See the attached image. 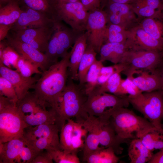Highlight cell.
Listing matches in <instances>:
<instances>
[{"mask_svg": "<svg viewBox=\"0 0 163 163\" xmlns=\"http://www.w3.org/2000/svg\"><path fill=\"white\" fill-rule=\"evenodd\" d=\"M148 6L157 11L163 10V2L161 0H142Z\"/></svg>", "mask_w": 163, "mask_h": 163, "instance_id": "7dc6e473", "label": "cell"}, {"mask_svg": "<svg viewBox=\"0 0 163 163\" xmlns=\"http://www.w3.org/2000/svg\"><path fill=\"white\" fill-rule=\"evenodd\" d=\"M58 22L51 38L49 41L47 48L45 54L51 65L58 62L57 57V41L58 34Z\"/></svg>", "mask_w": 163, "mask_h": 163, "instance_id": "60d3db41", "label": "cell"}, {"mask_svg": "<svg viewBox=\"0 0 163 163\" xmlns=\"http://www.w3.org/2000/svg\"><path fill=\"white\" fill-rule=\"evenodd\" d=\"M60 129L56 123L43 124L30 126L25 129L24 137L27 142L38 139L48 141L61 150L59 136Z\"/></svg>", "mask_w": 163, "mask_h": 163, "instance_id": "2e32d148", "label": "cell"}, {"mask_svg": "<svg viewBox=\"0 0 163 163\" xmlns=\"http://www.w3.org/2000/svg\"><path fill=\"white\" fill-rule=\"evenodd\" d=\"M128 50L125 43H105L101 46L100 51V59L103 62L110 61L114 64L120 62L125 52Z\"/></svg>", "mask_w": 163, "mask_h": 163, "instance_id": "603a6c76", "label": "cell"}, {"mask_svg": "<svg viewBox=\"0 0 163 163\" xmlns=\"http://www.w3.org/2000/svg\"><path fill=\"white\" fill-rule=\"evenodd\" d=\"M139 24L152 37L163 43V17L161 11L139 20Z\"/></svg>", "mask_w": 163, "mask_h": 163, "instance_id": "cb8c5ba5", "label": "cell"}, {"mask_svg": "<svg viewBox=\"0 0 163 163\" xmlns=\"http://www.w3.org/2000/svg\"><path fill=\"white\" fill-rule=\"evenodd\" d=\"M70 77L61 93L55 110L57 124L60 128L69 119L74 118L81 124L88 116L84 110L88 96L84 89L75 84Z\"/></svg>", "mask_w": 163, "mask_h": 163, "instance_id": "7a4b0ae2", "label": "cell"}, {"mask_svg": "<svg viewBox=\"0 0 163 163\" xmlns=\"http://www.w3.org/2000/svg\"><path fill=\"white\" fill-rule=\"evenodd\" d=\"M0 95L17 103L18 98L15 88L7 79L0 76Z\"/></svg>", "mask_w": 163, "mask_h": 163, "instance_id": "b9f144b4", "label": "cell"}, {"mask_svg": "<svg viewBox=\"0 0 163 163\" xmlns=\"http://www.w3.org/2000/svg\"><path fill=\"white\" fill-rule=\"evenodd\" d=\"M20 56L19 53L8 43L0 53V62L9 68L15 69Z\"/></svg>", "mask_w": 163, "mask_h": 163, "instance_id": "8d00e7d4", "label": "cell"}, {"mask_svg": "<svg viewBox=\"0 0 163 163\" xmlns=\"http://www.w3.org/2000/svg\"><path fill=\"white\" fill-rule=\"evenodd\" d=\"M53 160L50 153L41 152L33 160L31 163H53Z\"/></svg>", "mask_w": 163, "mask_h": 163, "instance_id": "bcb514c9", "label": "cell"}, {"mask_svg": "<svg viewBox=\"0 0 163 163\" xmlns=\"http://www.w3.org/2000/svg\"><path fill=\"white\" fill-rule=\"evenodd\" d=\"M107 24L106 14L103 9L98 8L89 12L86 26L88 45L97 53L104 43Z\"/></svg>", "mask_w": 163, "mask_h": 163, "instance_id": "9c48e42d", "label": "cell"}, {"mask_svg": "<svg viewBox=\"0 0 163 163\" xmlns=\"http://www.w3.org/2000/svg\"><path fill=\"white\" fill-rule=\"evenodd\" d=\"M142 92H150L163 89V83L159 76L154 72L135 70L127 76Z\"/></svg>", "mask_w": 163, "mask_h": 163, "instance_id": "d6986e66", "label": "cell"}, {"mask_svg": "<svg viewBox=\"0 0 163 163\" xmlns=\"http://www.w3.org/2000/svg\"><path fill=\"white\" fill-rule=\"evenodd\" d=\"M40 153L36 151L27 142L23 147L17 162L31 163L33 160Z\"/></svg>", "mask_w": 163, "mask_h": 163, "instance_id": "7bdbcfd3", "label": "cell"}, {"mask_svg": "<svg viewBox=\"0 0 163 163\" xmlns=\"http://www.w3.org/2000/svg\"><path fill=\"white\" fill-rule=\"evenodd\" d=\"M163 57V51L128 49L124 53L120 63L123 68L122 73L127 76L136 70L152 72Z\"/></svg>", "mask_w": 163, "mask_h": 163, "instance_id": "52a82bcc", "label": "cell"}, {"mask_svg": "<svg viewBox=\"0 0 163 163\" xmlns=\"http://www.w3.org/2000/svg\"><path fill=\"white\" fill-rule=\"evenodd\" d=\"M139 20L152 17L159 12L147 5L142 0H135L131 4Z\"/></svg>", "mask_w": 163, "mask_h": 163, "instance_id": "74e56055", "label": "cell"}, {"mask_svg": "<svg viewBox=\"0 0 163 163\" xmlns=\"http://www.w3.org/2000/svg\"><path fill=\"white\" fill-rule=\"evenodd\" d=\"M19 112L22 118L32 115L42 107V105L34 92L29 91L17 103Z\"/></svg>", "mask_w": 163, "mask_h": 163, "instance_id": "484cf974", "label": "cell"}, {"mask_svg": "<svg viewBox=\"0 0 163 163\" xmlns=\"http://www.w3.org/2000/svg\"><path fill=\"white\" fill-rule=\"evenodd\" d=\"M8 43L19 54L37 66L42 72L51 65L45 53L15 38L8 40Z\"/></svg>", "mask_w": 163, "mask_h": 163, "instance_id": "ac0fdd59", "label": "cell"}, {"mask_svg": "<svg viewBox=\"0 0 163 163\" xmlns=\"http://www.w3.org/2000/svg\"><path fill=\"white\" fill-rule=\"evenodd\" d=\"M128 30L117 24H107L104 43H122L126 42Z\"/></svg>", "mask_w": 163, "mask_h": 163, "instance_id": "4dcf8cb0", "label": "cell"}, {"mask_svg": "<svg viewBox=\"0 0 163 163\" xmlns=\"http://www.w3.org/2000/svg\"><path fill=\"white\" fill-rule=\"evenodd\" d=\"M130 104L128 96H120L107 92H99L94 89L88 95L84 110L89 116L98 117L102 122L110 120L115 109L127 107Z\"/></svg>", "mask_w": 163, "mask_h": 163, "instance_id": "5b68a950", "label": "cell"}, {"mask_svg": "<svg viewBox=\"0 0 163 163\" xmlns=\"http://www.w3.org/2000/svg\"><path fill=\"white\" fill-rule=\"evenodd\" d=\"M79 1L88 12L101 8V0H80Z\"/></svg>", "mask_w": 163, "mask_h": 163, "instance_id": "f6af8a7d", "label": "cell"}, {"mask_svg": "<svg viewBox=\"0 0 163 163\" xmlns=\"http://www.w3.org/2000/svg\"><path fill=\"white\" fill-rule=\"evenodd\" d=\"M123 70L122 65L121 67L114 72L105 82L94 89L99 92L109 93L116 95L122 79L120 74Z\"/></svg>", "mask_w": 163, "mask_h": 163, "instance_id": "1f68e13d", "label": "cell"}, {"mask_svg": "<svg viewBox=\"0 0 163 163\" xmlns=\"http://www.w3.org/2000/svg\"><path fill=\"white\" fill-rule=\"evenodd\" d=\"M161 13L163 17V10L161 11Z\"/></svg>", "mask_w": 163, "mask_h": 163, "instance_id": "11a10c76", "label": "cell"}, {"mask_svg": "<svg viewBox=\"0 0 163 163\" xmlns=\"http://www.w3.org/2000/svg\"><path fill=\"white\" fill-rule=\"evenodd\" d=\"M87 45V33L86 31L77 38L70 52L68 68L70 77L73 80H78V66Z\"/></svg>", "mask_w": 163, "mask_h": 163, "instance_id": "ffe728a7", "label": "cell"}, {"mask_svg": "<svg viewBox=\"0 0 163 163\" xmlns=\"http://www.w3.org/2000/svg\"><path fill=\"white\" fill-rule=\"evenodd\" d=\"M128 30L126 43L128 49L163 52V43L146 32L139 23Z\"/></svg>", "mask_w": 163, "mask_h": 163, "instance_id": "5bb4252c", "label": "cell"}, {"mask_svg": "<svg viewBox=\"0 0 163 163\" xmlns=\"http://www.w3.org/2000/svg\"><path fill=\"white\" fill-rule=\"evenodd\" d=\"M11 0H0V3H4L11 1Z\"/></svg>", "mask_w": 163, "mask_h": 163, "instance_id": "db71d44e", "label": "cell"}, {"mask_svg": "<svg viewBox=\"0 0 163 163\" xmlns=\"http://www.w3.org/2000/svg\"><path fill=\"white\" fill-rule=\"evenodd\" d=\"M148 163H163V150L153 154Z\"/></svg>", "mask_w": 163, "mask_h": 163, "instance_id": "c3c4849f", "label": "cell"}, {"mask_svg": "<svg viewBox=\"0 0 163 163\" xmlns=\"http://www.w3.org/2000/svg\"><path fill=\"white\" fill-rule=\"evenodd\" d=\"M88 126L97 133L100 144L112 148L116 155L122 154L123 148L121 145L125 142L117 135L110 121L102 122L98 117L92 116L88 121Z\"/></svg>", "mask_w": 163, "mask_h": 163, "instance_id": "7c38bea8", "label": "cell"}, {"mask_svg": "<svg viewBox=\"0 0 163 163\" xmlns=\"http://www.w3.org/2000/svg\"><path fill=\"white\" fill-rule=\"evenodd\" d=\"M130 104L157 129L163 131V89L128 96Z\"/></svg>", "mask_w": 163, "mask_h": 163, "instance_id": "8992f818", "label": "cell"}, {"mask_svg": "<svg viewBox=\"0 0 163 163\" xmlns=\"http://www.w3.org/2000/svg\"><path fill=\"white\" fill-rule=\"evenodd\" d=\"M58 21L46 15L27 7L23 11L11 29L15 31L54 26Z\"/></svg>", "mask_w": 163, "mask_h": 163, "instance_id": "9a60e30c", "label": "cell"}, {"mask_svg": "<svg viewBox=\"0 0 163 163\" xmlns=\"http://www.w3.org/2000/svg\"><path fill=\"white\" fill-rule=\"evenodd\" d=\"M142 92L129 78L121 79L116 95L120 96H134Z\"/></svg>", "mask_w": 163, "mask_h": 163, "instance_id": "f35d334b", "label": "cell"}, {"mask_svg": "<svg viewBox=\"0 0 163 163\" xmlns=\"http://www.w3.org/2000/svg\"><path fill=\"white\" fill-rule=\"evenodd\" d=\"M61 128L59 137L61 150L67 152L77 154L83 149L84 142L83 136L87 132L82 125L72 119Z\"/></svg>", "mask_w": 163, "mask_h": 163, "instance_id": "30bf717a", "label": "cell"}, {"mask_svg": "<svg viewBox=\"0 0 163 163\" xmlns=\"http://www.w3.org/2000/svg\"><path fill=\"white\" fill-rule=\"evenodd\" d=\"M27 142L24 137L0 143V163H16Z\"/></svg>", "mask_w": 163, "mask_h": 163, "instance_id": "7402d4cb", "label": "cell"}, {"mask_svg": "<svg viewBox=\"0 0 163 163\" xmlns=\"http://www.w3.org/2000/svg\"><path fill=\"white\" fill-rule=\"evenodd\" d=\"M135 0H106V5L109 2H115L123 4H131Z\"/></svg>", "mask_w": 163, "mask_h": 163, "instance_id": "816d5d0a", "label": "cell"}, {"mask_svg": "<svg viewBox=\"0 0 163 163\" xmlns=\"http://www.w3.org/2000/svg\"><path fill=\"white\" fill-rule=\"evenodd\" d=\"M15 69L26 77H31L34 74H41L42 72L37 66L21 55L17 61Z\"/></svg>", "mask_w": 163, "mask_h": 163, "instance_id": "e575fe53", "label": "cell"}, {"mask_svg": "<svg viewBox=\"0 0 163 163\" xmlns=\"http://www.w3.org/2000/svg\"><path fill=\"white\" fill-rule=\"evenodd\" d=\"M22 0L27 7L44 14L50 18L49 15H51L53 19L57 20L55 6L52 7L50 0Z\"/></svg>", "mask_w": 163, "mask_h": 163, "instance_id": "836d02e7", "label": "cell"}, {"mask_svg": "<svg viewBox=\"0 0 163 163\" xmlns=\"http://www.w3.org/2000/svg\"><path fill=\"white\" fill-rule=\"evenodd\" d=\"M57 28V57L62 58L66 56L68 50L74 44L77 38L84 32L74 30L62 25L59 22Z\"/></svg>", "mask_w": 163, "mask_h": 163, "instance_id": "44dd1931", "label": "cell"}, {"mask_svg": "<svg viewBox=\"0 0 163 163\" xmlns=\"http://www.w3.org/2000/svg\"><path fill=\"white\" fill-rule=\"evenodd\" d=\"M12 25L0 24V41H2L6 36Z\"/></svg>", "mask_w": 163, "mask_h": 163, "instance_id": "681fc988", "label": "cell"}, {"mask_svg": "<svg viewBox=\"0 0 163 163\" xmlns=\"http://www.w3.org/2000/svg\"><path fill=\"white\" fill-rule=\"evenodd\" d=\"M56 4L74 2L79 1L80 0H54Z\"/></svg>", "mask_w": 163, "mask_h": 163, "instance_id": "f5cc1de1", "label": "cell"}, {"mask_svg": "<svg viewBox=\"0 0 163 163\" xmlns=\"http://www.w3.org/2000/svg\"><path fill=\"white\" fill-rule=\"evenodd\" d=\"M87 131L88 134L85 139L82 149L83 161L100 147L99 140L97 133L91 129H88Z\"/></svg>", "mask_w": 163, "mask_h": 163, "instance_id": "d590c367", "label": "cell"}, {"mask_svg": "<svg viewBox=\"0 0 163 163\" xmlns=\"http://www.w3.org/2000/svg\"><path fill=\"white\" fill-rule=\"evenodd\" d=\"M28 127L19 112L17 102L0 95V143L23 137Z\"/></svg>", "mask_w": 163, "mask_h": 163, "instance_id": "277c9868", "label": "cell"}, {"mask_svg": "<svg viewBox=\"0 0 163 163\" xmlns=\"http://www.w3.org/2000/svg\"><path fill=\"white\" fill-rule=\"evenodd\" d=\"M54 5L58 21H64L76 31L85 32L89 12L80 1L55 4Z\"/></svg>", "mask_w": 163, "mask_h": 163, "instance_id": "ba28073f", "label": "cell"}, {"mask_svg": "<svg viewBox=\"0 0 163 163\" xmlns=\"http://www.w3.org/2000/svg\"><path fill=\"white\" fill-rule=\"evenodd\" d=\"M160 77L163 83V57L161 62L153 71Z\"/></svg>", "mask_w": 163, "mask_h": 163, "instance_id": "f907efd6", "label": "cell"}, {"mask_svg": "<svg viewBox=\"0 0 163 163\" xmlns=\"http://www.w3.org/2000/svg\"><path fill=\"white\" fill-rule=\"evenodd\" d=\"M119 161V158L112 148L100 147L83 161L88 163H117Z\"/></svg>", "mask_w": 163, "mask_h": 163, "instance_id": "f1b7e54d", "label": "cell"}, {"mask_svg": "<svg viewBox=\"0 0 163 163\" xmlns=\"http://www.w3.org/2000/svg\"><path fill=\"white\" fill-rule=\"evenodd\" d=\"M17 2L12 1L0 10V24L12 25L18 20L23 11Z\"/></svg>", "mask_w": 163, "mask_h": 163, "instance_id": "f546056e", "label": "cell"}, {"mask_svg": "<svg viewBox=\"0 0 163 163\" xmlns=\"http://www.w3.org/2000/svg\"><path fill=\"white\" fill-rule=\"evenodd\" d=\"M110 121L117 135L125 142L128 139L139 138L155 127L144 117L137 115L126 107L115 110Z\"/></svg>", "mask_w": 163, "mask_h": 163, "instance_id": "3957f363", "label": "cell"}, {"mask_svg": "<svg viewBox=\"0 0 163 163\" xmlns=\"http://www.w3.org/2000/svg\"><path fill=\"white\" fill-rule=\"evenodd\" d=\"M97 53L91 46L87 45L85 51L79 63L78 70L79 85L83 88L86 82L88 71L91 67L97 60Z\"/></svg>", "mask_w": 163, "mask_h": 163, "instance_id": "83f0119b", "label": "cell"}, {"mask_svg": "<svg viewBox=\"0 0 163 163\" xmlns=\"http://www.w3.org/2000/svg\"><path fill=\"white\" fill-rule=\"evenodd\" d=\"M153 153L146 148L139 138L132 139L128 149V155L131 163H148Z\"/></svg>", "mask_w": 163, "mask_h": 163, "instance_id": "d4e9b609", "label": "cell"}, {"mask_svg": "<svg viewBox=\"0 0 163 163\" xmlns=\"http://www.w3.org/2000/svg\"><path fill=\"white\" fill-rule=\"evenodd\" d=\"M23 120L28 126L46 123L57 124L56 111L52 108L48 110L46 107H42L35 113L24 117Z\"/></svg>", "mask_w": 163, "mask_h": 163, "instance_id": "4316f807", "label": "cell"}, {"mask_svg": "<svg viewBox=\"0 0 163 163\" xmlns=\"http://www.w3.org/2000/svg\"><path fill=\"white\" fill-rule=\"evenodd\" d=\"M57 22V21L51 27L16 31L14 38L42 53H45L49 41L55 30Z\"/></svg>", "mask_w": 163, "mask_h": 163, "instance_id": "4fadbf2b", "label": "cell"}, {"mask_svg": "<svg viewBox=\"0 0 163 163\" xmlns=\"http://www.w3.org/2000/svg\"><path fill=\"white\" fill-rule=\"evenodd\" d=\"M50 154L53 159L56 163H80L77 154L67 153L58 149L46 151Z\"/></svg>", "mask_w": 163, "mask_h": 163, "instance_id": "ab89813d", "label": "cell"}, {"mask_svg": "<svg viewBox=\"0 0 163 163\" xmlns=\"http://www.w3.org/2000/svg\"><path fill=\"white\" fill-rule=\"evenodd\" d=\"M121 66L122 65L120 63L112 66H103L101 69L98 77L97 86L105 82L114 72Z\"/></svg>", "mask_w": 163, "mask_h": 163, "instance_id": "ee69618b", "label": "cell"}, {"mask_svg": "<svg viewBox=\"0 0 163 163\" xmlns=\"http://www.w3.org/2000/svg\"><path fill=\"white\" fill-rule=\"evenodd\" d=\"M70 52L59 61L43 72L34 85L33 91L41 104L55 110L59 98L67 82Z\"/></svg>", "mask_w": 163, "mask_h": 163, "instance_id": "6da1fadb", "label": "cell"}, {"mask_svg": "<svg viewBox=\"0 0 163 163\" xmlns=\"http://www.w3.org/2000/svg\"><path fill=\"white\" fill-rule=\"evenodd\" d=\"M107 23L120 25L128 30L139 22L131 4L109 2L106 5Z\"/></svg>", "mask_w": 163, "mask_h": 163, "instance_id": "8fae6325", "label": "cell"}, {"mask_svg": "<svg viewBox=\"0 0 163 163\" xmlns=\"http://www.w3.org/2000/svg\"><path fill=\"white\" fill-rule=\"evenodd\" d=\"M103 66L102 62L97 59L89 69L84 89L87 96L97 86L98 77L101 69Z\"/></svg>", "mask_w": 163, "mask_h": 163, "instance_id": "d6a6232c", "label": "cell"}, {"mask_svg": "<svg viewBox=\"0 0 163 163\" xmlns=\"http://www.w3.org/2000/svg\"><path fill=\"white\" fill-rule=\"evenodd\" d=\"M162 0V1L163 2V0Z\"/></svg>", "mask_w": 163, "mask_h": 163, "instance_id": "9f6ffc18", "label": "cell"}, {"mask_svg": "<svg viewBox=\"0 0 163 163\" xmlns=\"http://www.w3.org/2000/svg\"><path fill=\"white\" fill-rule=\"evenodd\" d=\"M0 75L8 80L14 87L18 100L23 98L32 88L38 79L35 77H26L16 70H13L0 62Z\"/></svg>", "mask_w": 163, "mask_h": 163, "instance_id": "e0dca14e", "label": "cell"}]
</instances>
